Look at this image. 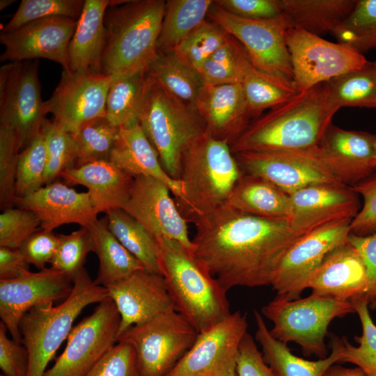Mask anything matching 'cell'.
Masks as SVG:
<instances>
[{
	"label": "cell",
	"mask_w": 376,
	"mask_h": 376,
	"mask_svg": "<svg viewBox=\"0 0 376 376\" xmlns=\"http://www.w3.org/2000/svg\"><path fill=\"white\" fill-rule=\"evenodd\" d=\"M192 253L227 291L270 285L288 249L301 235L288 221L224 205L194 224Z\"/></svg>",
	"instance_id": "6da1fadb"
},
{
	"label": "cell",
	"mask_w": 376,
	"mask_h": 376,
	"mask_svg": "<svg viewBox=\"0 0 376 376\" xmlns=\"http://www.w3.org/2000/svg\"><path fill=\"white\" fill-rule=\"evenodd\" d=\"M338 110L330 100L327 82L318 84L252 120L230 146L231 151L235 154L315 148Z\"/></svg>",
	"instance_id": "7a4b0ae2"
},
{
	"label": "cell",
	"mask_w": 376,
	"mask_h": 376,
	"mask_svg": "<svg viewBox=\"0 0 376 376\" xmlns=\"http://www.w3.org/2000/svg\"><path fill=\"white\" fill-rule=\"evenodd\" d=\"M166 1H113L104 15L101 72L111 77L146 71L157 58Z\"/></svg>",
	"instance_id": "3957f363"
},
{
	"label": "cell",
	"mask_w": 376,
	"mask_h": 376,
	"mask_svg": "<svg viewBox=\"0 0 376 376\" xmlns=\"http://www.w3.org/2000/svg\"><path fill=\"white\" fill-rule=\"evenodd\" d=\"M242 174L230 145L205 131L182 157V194L174 199L182 216L195 224L224 206Z\"/></svg>",
	"instance_id": "277c9868"
},
{
	"label": "cell",
	"mask_w": 376,
	"mask_h": 376,
	"mask_svg": "<svg viewBox=\"0 0 376 376\" xmlns=\"http://www.w3.org/2000/svg\"><path fill=\"white\" fill-rule=\"evenodd\" d=\"M160 273L175 311L198 332L214 326L230 313L227 290L180 242L155 239Z\"/></svg>",
	"instance_id": "5b68a950"
},
{
	"label": "cell",
	"mask_w": 376,
	"mask_h": 376,
	"mask_svg": "<svg viewBox=\"0 0 376 376\" xmlns=\"http://www.w3.org/2000/svg\"><path fill=\"white\" fill-rule=\"evenodd\" d=\"M107 297V288L97 285L83 268L73 280L72 292L61 303L56 306L54 302L43 303L27 311L19 327L28 353L26 376H44L77 316L88 305Z\"/></svg>",
	"instance_id": "8992f818"
},
{
	"label": "cell",
	"mask_w": 376,
	"mask_h": 376,
	"mask_svg": "<svg viewBox=\"0 0 376 376\" xmlns=\"http://www.w3.org/2000/svg\"><path fill=\"white\" fill-rule=\"evenodd\" d=\"M138 122L165 171L179 180L183 153L205 131L194 107L154 81Z\"/></svg>",
	"instance_id": "52a82bcc"
},
{
	"label": "cell",
	"mask_w": 376,
	"mask_h": 376,
	"mask_svg": "<svg viewBox=\"0 0 376 376\" xmlns=\"http://www.w3.org/2000/svg\"><path fill=\"white\" fill-rule=\"evenodd\" d=\"M350 301L311 293L304 298L288 299L276 296L262 307L261 313L274 324L270 330L277 340L298 344L306 356L327 357L325 336L331 322L354 313Z\"/></svg>",
	"instance_id": "ba28073f"
},
{
	"label": "cell",
	"mask_w": 376,
	"mask_h": 376,
	"mask_svg": "<svg viewBox=\"0 0 376 376\" xmlns=\"http://www.w3.org/2000/svg\"><path fill=\"white\" fill-rule=\"evenodd\" d=\"M198 332L176 311L130 327L117 342L131 345L139 376H166L194 343Z\"/></svg>",
	"instance_id": "9c48e42d"
},
{
	"label": "cell",
	"mask_w": 376,
	"mask_h": 376,
	"mask_svg": "<svg viewBox=\"0 0 376 376\" xmlns=\"http://www.w3.org/2000/svg\"><path fill=\"white\" fill-rule=\"evenodd\" d=\"M49 113L40 94L37 60L8 62L0 68V127L17 136L22 148Z\"/></svg>",
	"instance_id": "30bf717a"
},
{
	"label": "cell",
	"mask_w": 376,
	"mask_h": 376,
	"mask_svg": "<svg viewBox=\"0 0 376 376\" xmlns=\"http://www.w3.org/2000/svg\"><path fill=\"white\" fill-rule=\"evenodd\" d=\"M207 19L242 44L256 69L293 82L290 56L285 38L290 27L282 14L266 19H246L227 12L214 1Z\"/></svg>",
	"instance_id": "8fae6325"
},
{
	"label": "cell",
	"mask_w": 376,
	"mask_h": 376,
	"mask_svg": "<svg viewBox=\"0 0 376 376\" xmlns=\"http://www.w3.org/2000/svg\"><path fill=\"white\" fill-rule=\"evenodd\" d=\"M285 38L293 84L298 92L357 70L368 61L348 45L328 41L301 29L289 28Z\"/></svg>",
	"instance_id": "7c38bea8"
},
{
	"label": "cell",
	"mask_w": 376,
	"mask_h": 376,
	"mask_svg": "<svg viewBox=\"0 0 376 376\" xmlns=\"http://www.w3.org/2000/svg\"><path fill=\"white\" fill-rule=\"evenodd\" d=\"M120 316L107 297L72 327L63 352L44 376H86L117 343Z\"/></svg>",
	"instance_id": "4fadbf2b"
},
{
	"label": "cell",
	"mask_w": 376,
	"mask_h": 376,
	"mask_svg": "<svg viewBox=\"0 0 376 376\" xmlns=\"http://www.w3.org/2000/svg\"><path fill=\"white\" fill-rule=\"evenodd\" d=\"M351 221L342 220L320 226L299 237L288 249L270 284L277 296L299 299L326 256L347 241Z\"/></svg>",
	"instance_id": "5bb4252c"
},
{
	"label": "cell",
	"mask_w": 376,
	"mask_h": 376,
	"mask_svg": "<svg viewBox=\"0 0 376 376\" xmlns=\"http://www.w3.org/2000/svg\"><path fill=\"white\" fill-rule=\"evenodd\" d=\"M246 317L231 313L196 339L166 376H237L241 342L247 333Z\"/></svg>",
	"instance_id": "9a60e30c"
},
{
	"label": "cell",
	"mask_w": 376,
	"mask_h": 376,
	"mask_svg": "<svg viewBox=\"0 0 376 376\" xmlns=\"http://www.w3.org/2000/svg\"><path fill=\"white\" fill-rule=\"evenodd\" d=\"M112 78L102 72L63 70L60 81L46 101L53 121L75 134L88 123L105 117Z\"/></svg>",
	"instance_id": "2e32d148"
},
{
	"label": "cell",
	"mask_w": 376,
	"mask_h": 376,
	"mask_svg": "<svg viewBox=\"0 0 376 376\" xmlns=\"http://www.w3.org/2000/svg\"><path fill=\"white\" fill-rule=\"evenodd\" d=\"M315 148L294 152L248 151L234 155L243 173L262 178L289 195L310 185H344L320 162Z\"/></svg>",
	"instance_id": "e0dca14e"
},
{
	"label": "cell",
	"mask_w": 376,
	"mask_h": 376,
	"mask_svg": "<svg viewBox=\"0 0 376 376\" xmlns=\"http://www.w3.org/2000/svg\"><path fill=\"white\" fill-rule=\"evenodd\" d=\"M169 187L151 177L134 178L130 196L123 210L155 238L175 240L192 252L188 221L182 216Z\"/></svg>",
	"instance_id": "ac0fdd59"
},
{
	"label": "cell",
	"mask_w": 376,
	"mask_h": 376,
	"mask_svg": "<svg viewBox=\"0 0 376 376\" xmlns=\"http://www.w3.org/2000/svg\"><path fill=\"white\" fill-rule=\"evenodd\" d=\"M73 281L53 267L28 273L14 279H0V318L12 338L22 342L19 322L32 308L47 302L65 300Z\"/></svg>",
	"instance_id": "d6986e66"
},
{
	"label": "cell",
	"mask_w": 376,
	"mask_h": 376,
	"mask_svg": "<svg viewBox=\"0 0 376 376\" xmlns=\"http://www.w3.org/2000/svg\"><path fill=\"white\" fill-rule=\"evenodd\" d=\"M77 19L65 17L39 19L9 32H1L0 42L5 50L1 62L45 58L60 64L69 72L68 47Z\"/></svg>",
	"instance_id": "ffe728a7"
},
{
	"label": "cell",
	"mask_w": 376,
	"mask_h": 376,
	"mask_svg": "<svg viewBox=\"0 0 376 376\" xmlns=\"http://www.w3.org/2000/svg\"><path fill=\"white\" fill-rule=\"evenodd\" d=\"M290 197L288 222L301 235L331 222L352 220L361 209L359 194L345 185H310Z\"/></svg>",
	"instance_id": "44dd1931"
},
{
	"label": "cell",
	"mask_w": 376,
	"mask_h": 376,
	"mask_svg": "<svg viewBox=\"0 0 376 376\" xmlns=\"http://www.w3.org/2000/svg\"><path fill=\"white\" fill-rule=\"evenodd\" d=\"M375 141L376 134L345 130L331 123L315 151L338 181L352 187L375 171Z\"/></svg>",
	"instance_id": "7402d4cb"
},
{
	"label": "cell",
	"mask_w": 376,
	"mask_h": 376,
	"mask_svg": "<svg viewBox=\"0 0 376 376\" xmlns=\"http://www.w3.org/2000/svg\"><path fill=\"white\" fill-rule=\"evenodd\" d=\"M105 288L120 316L118 336L132 326L175 311L159 273L142 269Z\"/></svg>",
	"instance_id": "603a6c76"
},
{
	"label": "cell",
	"mask_w": 376,
	"mask_h": 376,
	"mask_svg": "<svg viewBox=\"0 0 376 376\" xmlns=\"http://www.w3.org/2000/svg\"><path fill=\"white\" fill-rule=\"evenodd\" d=\"M15 205L32 212L40 221V229L47 231L67 224L89 229L98 219L88 192L77 191L60 182H52L16 198Z\"/></svg>",
	"instance_id": "cb8c5ba5"
},
{
	"label": "cell",
	"mask_w": 376,
	"mask_h": 376,
	"mask_svg": "<svg viewBox=\"0 0 376 376\" xmlns=\"http://www.w3.org/2000/svg\"><path fill=\"white\" fill-rule=\"evenodd\" d=\"M194 107L205 132L230 146L253 118L241 84L203 85Z\"/></svg>",
	"instance_id": "d4e9b609"
},
{
	"label": "cell",
	"mask_w": 376,
	"mask_h": 376,
	"mask_svg": "<svg viewBox=\"0 0 376 376\" xmlns=\"http://www.w3.org/2000/svg\"><path fill=\"white\" fill-rule=\"evenodd\" d=\"M306 288H311L313 293L343 301L366 296L368 276L358 250L347 240L337 246L311 275Z\"/></svg>",
	"instance_id": "484cf974"
},
{
	"label": "cell",
	"mask_w": 376,
	"mask_h": 376,
	"mask_svg": "<svg viewBox=\"0 0 376 376\" xmlns=\"http://www.w3.org/2000/svg\"><path fill=\"white\" fill-rule=\"evenodd\" d=\"M68 186L81 185L88 189L97 214L123 209L130 196L134 178L109 160L69 168L61 175Z\"/></svg>",
	"instance_id": "4316f807"
},
{
	"label": "cell",
	"mask_w": 376,
	"mask_h": 376,
	"mask_svg": "<svg viewBox=\"0 0 376 376\" xmlns=\"http://www.w3.org/2000/svg\"><path fill=\"white\" fill-rule=\"evenodd\" d=\"M109 161L133 178L142 175L157 179L169 187L175 198L182 196L180 181L165 171L139 123L119 128Z\"/></svg>",
	"instance_id": "83f0119b"
},
{
	"label": "cell",
	"mask_w": 376,
	"mask_h": 376,
	"mask_svg": "<svg viewBox=\"0 0 376 376\" xmlns=\"http://www.w3.org/2000/svg\"><path fill=\"white\" fill-rule=\"evenodd\" d=\"M110 0H85L68 47L69 72H101L105 46L104 15Z\"/></svg>",
	"instance_id": "f1b7e54d"
},
{
	"label": "cell",
	"mask_w": 376,
	"mask_h": 376,
	"mask_svg": "<svg viewBox=\"0 0 376 376\" xmlns=\"http://www.w3.org/2000/svg\"><path fill=\"white\" fill-rule=\"evenodd\" d=\"M256 340L262 347L265 362L275 376H322L331 365L339 363L343 355V340L332 336L331 352L317 361H309L293 354L286 343L275 338L267 327L261 314L254 311Z\"/></svg>",
	"instance_id": "f546056e"
},
{
	"label": "cell",
	"mask_w": 376,
	"mask_h": 376,
	"mask_svg": "<svg viewBox=\"0 0 376 376\" xmlns=\"http://www.w3.org/2000/svg\"><path fill=\"white\" fill-rule=\"evenodd\" d=\"M227 207L260 218L289 220L290 197L267 180L243 173L233 188Z\"/></svg>",
	"instance_id": "4dcf8cb0"
},
{
	"label": "cell",
	"mask_w": 376,
	"mask_h": 376,
	"mask_svg": "<svg viewBox=\"0 0 376 376\" xmlns=\"http://www.w3.org/2000/svg\"><path fill=\"white\" fill-rule=\"evenodd\" d=\"M357 0H279L290 28L319 36L332 32L350 14Z\"/></svg>",
	"instance_id": "1f68e13d"
},
{
	"label": "cell",
	"mask_w": 376,
	"mask_h": 376,
	"mask_svg": "<svg viewBox=\"0 0 376 376\" xmlns=\"http://www.w3.org/2000/svg\"><path fill=\"white\" fill-rule=\"evenodd\" d=\"M154 83L147 70L113 77L107 97L106 118L120 128L139 123V117Z\"/></svg>",
	"instance_id": "d6a6232c"
},
{
	"label": "cell",
	"mask_w": 376,
	"mask_h": 376,
	"mask_svg": "<svg viewBox=\"0 0 376 376\" xmlns=\"http://www.w3.org/2000/svg\"><path fill=\"white\" fill-rule=\"evenodd\" d=\"M94 242V252L99 260V269L94 282L107 286L132 273L145 269L112 234L107 217L97 219L89 228Z\"/></svg>",
	"instance_id": "836d02e7"
},
{
	"label": "cell",
	"mask_w": 376,
	"mask_h": 376,
	"mask_svg": "<svg viewBox=\"0 0 376 376\" xmlns=\"http://www.w3.org/2000/svg\"><path fill=\"white\" fill-rule=\"evenodd\" d=\"M211 0H168L159 36L158 52H167L207 18Z\"/></svg>",
	"instance_id": "e575fe53"
},
{
	"label": "cell",
	"mask_w": 376,
	"mask_h": 376,
	"mask_svg": "<svg viewBox=\"0 0 376 376\" xmlns=\"http://www.w3.org/2000/svg\"><path fill=\"white\" fill-rule=\"evenodd\" d=\"M112 234L146 269L160 273L156 240L136 219L123 209L106 214Z\"/></svg>",
	"instance_id": "d590c367"
},
{
	"label": "cell",
	"mask_w": 376,
	"mask_h": 376,
	"mask_svg": "<svg viewBox=\"0 0 376 376\" xmlns=\"http://www.w3.org/2000/svg\"><path fill=\"white\" fill-rule=\"evenodd\" d=\"M253 67L242 44L229 35L203 64L198 75L203 85L242 84Z\"/></svg>",
	"instance_id": "8d00e7d4"
},
{
	"label": "cell",
	"mask_w": 376,
	"mask_h": 376,
	"mask_svg": "<svg viewBox=\"0 0 376 376\" xmlns=\"http://www.w3.org/2000/svg\"><path fill=\"white\" fill-rule=\"evenodd\" d=\"M241 84L253 119L260 116L267 109H271L285 102L298 93L292 81L255 67Z\"/></svg>",
	"instance_id": "74e56055"
},
{
	"label": "cell",
	"mask_w": 376,
	"mask_h": 376,
	"mask_svg": "<svg viewBox=\"0 0 376 376\" xmlns=\"http://www.w3.org/2000/svg\"><path fill=\"white\" fill-rule=\"evenodd\" d=\"M332 104L376 109V68L368 61L363 67L327 82Z\"/></svg>",
	"instance_id": "f35d334b"
},
{
	"label": "cell",
	"mask_w": 376,
	"mask_h": 376,
	"mask_svg": "<svg viewBox=\"0 0 376 376\" xmlns=\"http://www.w3.org/2000/svg\"><path fill=\"white\" fill-rule=\"evenodd\" d=\"M147 72L167 92L194 107L203 84L196 71L182 63L171 52H159Z\"/></svg>",
	"instance_id": "ab89813d"
},
{
	"label": "cell",
	"mask_w": 376,
	"mask_h": 376,
	"mask_svg": "<svg viewBox=\"0 0 376 376\" xmlns=\"http://www.w3.org/2000/svg\"><path fill=\"white\" fill-rule=\"evenodd\" d=\"M228 36L217 24L206 19L167 52L198 73Z\"/></svg>",
	"instance_id": "60d3db41"
},
{
	"label": "cell",
	"mask_w": 376,
	"mask_h": 376,
	"mask_svg": "<svg viewBox=\"0 0 376 376\" xmlns=\"http://www.w3.org/2000/svg\"><path fill=\"white\" fill-rule=\"evenodd\" d=\"M350 302L360 319L362 333L360 336H354L358 346L343 337V355L339 363H352L366 376H376V325L368 311L369 301L366 296H361Z\"/></svg>",
	"instance_id": "b9f144b4"
},
{
	"label": "cell",
	"mask_w": 376,
	"mask_h": 376,
	"mask_svg": "<svg viewBox=\"0 0 376 376\" xmlns=\"http://www.w3.org/2000/svg\"><path fill=\"white\" fill-rule=\"evenodd\" d=\"M331 33L359 52L376 48V0H357L348 17Z\"/></svg>",
	"instance_id": "7bdbcfd3"
},
{
	"label": "cell",
	"mask_w": 376,
	"mask_h": 376,
	"mask_svg": "<svg viewBox=\"0 0 376 376\" xmlns=\"http://www.w3.org/2000/svg\"><path fill=\"white\" fill-rule=\"evenodd\" d=\"M118 131V127L102 117L88 123L72 134L77 150L75 167L109 160Z\"/></svg>",
	"instance_id": "ee69618b"
},
{
	"label": "cell",
	"mask_w": 376,
	"mask_h": 376,
	"mask_svg": "<svg viewBox=\"0 0 376 376\" xmlns=\"http://www.w3.org/2000/svg\"><path fill=\"white\" fill-rule=\"evenodd\" d=\"M45 134L40 130L20 152L17 170V198L26 196L44 186L47 167Z\"/></svg>",
	"instance_id": "f6af8a7d"
},
{
	"label": "cell",
	"mask_w": 376,
	"mask_h": 376,
	"mask_svg": "<svg viewBox=\"0 0 376 376\" xmlns=\"http://www.w3.org/2000/svg\"><path fill=\"white\" fill-rule=\"evenodd\" d=\"M41 129L45 137L47 157L45 185L60 176L63 171L75 166L77 150L73 135L62 130L53 120L46 119Z\"/></svg>",
	"instance_id": "bcb514c9"
},
{
	"label": "cell",
	"mask_w": 376,
	"mask_h": 376,
	"mask_svg": "<svg viewBox=\"0 0 376 376\" xmlns=\"http://www.w3.org/2000/svg\"><path fill=\"white\" fill-rule=\"evenodd\" d=\"M59 244L51 262L52 267L62 272L72 281L84 268L90 252H94L91 230L81 227L68 235H58Z\"/></svg>",
	"instance_id": "7dc6e473"
},
{
	"label": "cell",
	"mask_w": 376,
	"mask_h": 376,
	"mask_svg": "<svg viewBox=\"0 0 376 376\" xmlns=\"http://www.w3.org/2000/svg\"><path fill=\"white\" fill-rule=\"evenodd\" d=\"M84 5V0H22L2 32L12 31L31 22L50 17L78 19Z\"/></svg>",
	"instance_id": "c3c4849f"
},
{
	"label": "cell",
	"mask_w": 376,
	"mask_h": 376,
	"mask_svg": "<svg viewBox=\"0 0 376 376\" xmlns=\"http://www.w3.org/2000/svg\"><path fill=\"white\" fill-rule=\"evenodd\" d=\"M22 148L13 132L0 127V205L5 210L15 205V186L20 150Z\"/></svg>",
	"instance_id": "681fc988"
},
{
	"label": "cell",
	"mask_w": 376,
	"mask_h": 376,
	"mask_svg": "<svg viewBox=\"0 0 376 376\" xmlns=\"http://www.w3.org/2000/svg\"><path fill=\"white\" fill-rule=\"evenodd\" d=\"M40 230V223L31 211L8 207L0 214V246L19 249L31 235Z\"/></svg>",
	"instance_id": "f907efd6"
},
{
	"label": "cell",
	"mask_w": 376,
	"mask_h": 376,
	"mask_svg": "<svg viewBox=\"0 0 376 376\" xmlns=\"http://www.w3.org/2000/svg\"><path fill=\"white\" fill-rule=\"evenodd\" d=\"M86 376H139L133 347L117 342Z\"/></svg>",
	"instance_id": "816d5d0a"
},
{
	"label": "cell",
	"mask_w": 376,
	"mask_h": 376,
	"mask_svg": "<svg viewBox=\"0 0 376 376\" xmlns=\"http://www.w3.org/2000/svg\"><path fill=\"white\" fill-rule=\"evenodd\" d=\"M363 198V205L350 223V233L366 236L376 233V175L352 187Z\"/></svg>",
	"instance_id": "f5cc1de1"
},
{
	"label": "cell",
	"mask_w": 376,
	"mask_h": 376,
	"mask_svg": "<svg viewBox=\"0 0 376 376\" xmlns=\"http://www.w3.org/2000/svg\"><path fill=\"white\" fill-rule=\"evenodd\" d=\"M58 244V235L40 229L26 239L19 249L30 265L40 270L51 263Z\"/></svg>",
	"instance_id": "db71d44e"
},
{
	"label": "cell",
	"mask_w": 376,
	"mask_h": 376,
	"mask_svg": "<svg viewBox=\"0 0 376 376\" xmlns=\"http://www.w3.org/2000/svg\"><path fill=\"white\" fill-rule=\"evenodd\" d=\"M6 325L0 322V368L5 376H26L28 353L25 346L9 338Z\"/></svg>",
	"instance_id": "11a10c76"
},
{
	"label": "cell",
	"mask_w": 376,
	"mask_h": 376,
	"mask_svg": "<svg viewBox=\"0 0 376 376\" xmlns=\"http://www.w3.org/2000/svg\"><path fill=\"white\" fill-rule=\"evenodd\" d=\"M227 12L246 19H266L281 14L279 0H217Z\"/></svg>",
	"instance_id": "9f6ffc18"
},
{
	"label": "cell",
	"mask_w": 376,
	"mask_h": 376,
	"mask_svg": "<svg viewBox=\"0 0 376 376\" xmlns=\"http://www.w3.org/2000/svg\"><path fill=\"white\" fill-rule=\"evenodd\" d=\"M236 374L237 376H275L248 332L240 346Z\"/></svg>",
	"instance_id": "6f0895ef"
},
{
	"label": "cell",
	"mask_w": 376,
	"mask_h": 376,
	"mask_svg": "<svg viewBox=\"0 0 376 376\" xmlns=\"http://www.w3.org/2000/svg\"><path fill=\"white\" fill-rule=\"evenodd\" d=\"M347 240L358 250L365 264L368 276L366 296L372 303L376 300V233L366 236L350 233Z\"/></svg>",
	"instance_id": "680465c9"
},
{
	"label": "cell",
	"mask_w": 376,
	"mask_h": 376,
	"mask_svg": "<svg viewBox=\"0 0 376 376\" xmlns=\"http://www.w3.org/2000/svg\"><path fill=\"white\" fill-rule=\"evenodd\" d=\"M29 265L19 249L0 246V279L22 276L30 272Z\"/></svg>",
	"instance_id": "91938a15"
},
{
	"label": "cell",
	"mask_w": 376,
	"mask_h": 376,
	"mask_svg": "<svg viewBox=\"0 0 376 376\" xmlns=\"http://www.w3.org/2000/svg\"><path fill=\"white\" fill-rule=\"evenodd\" d=\"M322 376H366L358 367L345 368L335 363L329 366Z\"/></svg>",
	"instance_id": "94428289"
},
{
	"label": "cell",
	"mask_w": 376,
	"mask_h": 376,
	"mask_svg": "<svg viewBox=\"0 0 376 376\" xmlns=\"http://www.w3.org/2000/svg\"><path fill=\"white\" fill-rule=\"evenodd\" d=\"M15 1L14 0H1L0 1V10H4L11 4H13Z\"/></svg>",
	"instance_id": "6125c7cd"
},
{
	"label": "cell",
	"mask_w": 376,
	"mask_h": 376,
	"mask_svg": "<svg viewBox=\"0 0 376 376\" xmlns=\"http://www.w3.org/2000/svg\"><path fill=\"white\" fill-rule=\"evenodd\" d=\"M375 170H376V141L375 143Z\"/></svg>",
	"instance_id": "be15d7a7"
},
{
	"label": "cell",
	"mask_w": 376,
	"mask_h": 376,
	"mask_svg": "<svg viewBox=\"0 0 376 376\" xmlns=\"http://www.w3.org/2000/svg\"><path fill=\"white\" fill-rule=\"evenodd\" d=\"M372 304H373V307L376 308V300L375 301L372 302Z\"/></svg>",
	"instance_id": "e7e4bbea"
},
{
	"label": "cell",
	"mask_w": 376,
	"mask_h": 376,
	"mask_svg": "<svg viewBox=\"0 0 376 376\" xmlns=\"http://www.w3.org/2000/svg\"><path fill=\"white\" fill-rule=\"evenodd\" d=\"M374 62V64L375 65V68H376V61H373Z\"/></svg>",
	"instance_id": "03108f58"
},
{
	"label": "cell",
	"mask_w": 376,
	"mask_h": 376,
	"mask_svg": "<svg viewBox=\"0 0 376 376\" xmlns=\"http://www.w3.org/2000/svg\"><path fill=\"white\" fill-rule=\"evenodd\" d=\"M0 376H5L4 375H3L2 373L0 375Z\"/></svg>",
	"instance_id": "003e7915"
}]
</instances>
